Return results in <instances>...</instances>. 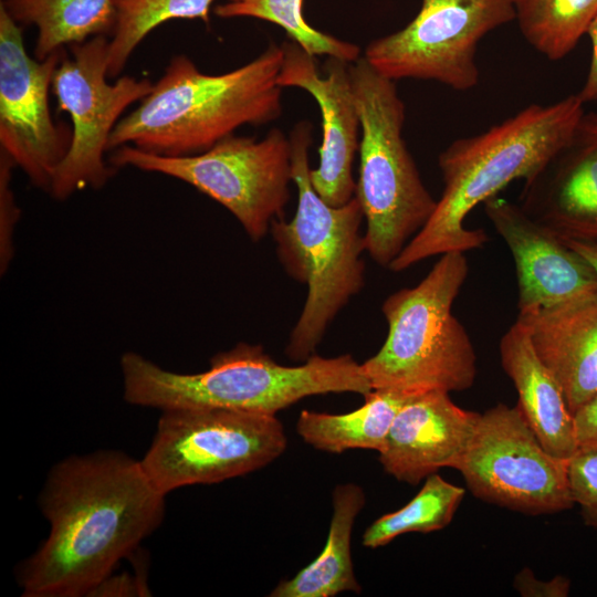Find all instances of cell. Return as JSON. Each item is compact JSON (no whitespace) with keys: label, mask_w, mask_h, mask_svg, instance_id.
Returning a JSON list of instances; mask_svg holds the SVG:
<instances>
[{"label":"cell","mask_w":597,"mask_h":597,"mask_svg":"<svg viewBox=\"0 0 597 597\" xmlns=\"http://www.w3.org/2000/svg\"><path fill=\"white\" fill-rule=\"evenodd\" d=\"M468 274L463 252H447L416 286L401 289L384 301L386 341L362 364L373 389L413 395L432 390L450 394L472 387L475 350L452 314Z\"/></svg>","instance_id":"cell-6"},{"label":"cell","mask_w":597,"mask_h":597,"mask_svg":"<svg viewBox=\"0 0 597 597\" xmlns=\"http://www.w3.org/2000/svg\"><path fill=\"white\" fill-rule=\"evenodd\" d=\"M567 473L572 498L584 523L597 528V448H578L568 459Z\"/></svg>","instance_id":"cell-27"},{"label":"cell","mask_w":597,"mask_h":597,"mask_svg":"<svg viewBox=\"0 0 597 597\" xmlns=\"http://www.w3.org/2000/svg\"><path fill=\"white\" fill-rule=\"evenodd\" d=\"M573 417L578 448H597V392Z\"/></svg>","instance_id":"cell-31"},{"label":"cell","mask_w":597,"mask_h":597,"mask_svg":"<svg viewBox=\"0 0 597 597\" xmlns=\"http://www.w3.org/2000/svg\"><path fill=\"white\" fill-rule=\"evenodd\" d=\"M514 19L513 0H421L405 28L373 40L363 56L395 82L436 81L464 92L480 81L479 42Z\"/></svg>","instance_id":"cell-11"},{"label":"cell","mask_w":597,"mask_h":597,"mask_svg":"<svg viewBox=\"0 0 597 597\" xmlns=\"http://www.w3.org/2000/svg\"><path fill=\"white\" fill-rule=\"evenodd\" d=\"M289 138L297 206L290 221L275 219L270 231L286 273L307 286L303 310L285 347L289 358L303 363L315 354L338 312L363 289L362 253L366 245L360 234L364 213L356 197L333 207L312 185L308 163L312 124L298 122Z\"/></svg>","instance_id":"cell-5"},{"label":"cell","mask_w":597,"mask_h":597,"mask_svg":"<svg viewBox=\"0 0 597 597\" xmlns=\"http://www.w3.org/2000/svg\"><path fill=\"white\" fill-rule=\"evenodd\" d=\"M13 160L0 150V272L4 274L14 254L13 234L19 220L20 209L17 206L10 187Z\"/></svg>","instance_id":"cell-28"},{"label":"cell","mask_w":597,"mask_h":597,"mask_svg":"<svg viewBox=\"0 0 597 597\" xmlns=\"http://www.w3.org/2000/svg\"><path fill=\"white\" fill-rule=\"evenodd\" d=\"M483 205L485 214L514 258L519 313L553 305L597 286L593 265L520 206L496 196Z\"/></svg>","instance_id":"cell-16"},{"label":"cell","mask_w":597,"mask_h":597,"mask_svg":"<svg viewBox=\"0 0 597 597\" xmlns=\"http://www.w3.org/2000/svg\"><path fill=\"white\" fill-rule=\"evenodd\" d=\"M21 27L36 29L34 57L111 35L116 22L113 0H1L0 3Z\"/></svg>","instance_id":"cell-22"},{"label":"cell","mask_w":597,"mask_h":597,"mask_svg":"<svg viewBox=\"0 0 597 597\" xmlns=\"http://www.w3.org/2000/svg\"><path fill=\"white\" fill-rule=\"evenodd\" d=\"M567 462L544 449L517 406L498 404L480 413L455 470L475 498L523 514L543 515L574 505Z\"/></svg>","instance_id":"cell-12"},{"label":"cell","mask_w":597,"mask_h":597,"mask_svg":"<svg viewBox=\"0 0 597 597\" xmlns=\"http://www.w3.org/2000/svg\"><path fill=\"white\" fill-rule=\"evenodd\" d=\"M213 0H113L116 22L108 46V77L117 78L130 55L157 27L175 19L210 23Z\"/></svg>","instance_id":"cell-24"},{"label":"cell","mask_w":597,"mask_h":597,"mask_svg":"<svg viewBox=\"0 0 597 597\" xmlns=\"http://www.w3.org/2000/svg\"><path fill=\"white\" fill-rule=\"evenodd\" d=\"M124 399L160 410L222 408L275 416L296 401L328 392L373 390L362 364L352 355L313 354L298 366L277 364L261 345L239 343L216 354L196 374L167 370L140 354L121 357Z\"/></svg>","instance_id":"cell-4"},{"label":"cell","mask_w":597,"mask_h":597,"mask_svg":"<svg viewBox=\"0 0 597 597\" xmlns=\"http://www.w3.org/2000/svg\"><path fill=\"white\" fill-rule=\"evenodd\" d=\"M520 207L562 239L597 241V113L524 180Z\"/></svg>","instance_id":"cell-15"},{"label":"cell","mask_w":597,"mask_h":597,"mask_svg":"<svg viewBox=\"0 0 597 597\" xmlns=\"http://www.w3.org/2000/svg\"><path fill=\"white\" fill-rule=\"evenodd\" d=\"M479 418V412L455 405L449 392L413 394L396 415L379 462L388 474L411 485L441 468L455 469Z\"/></svg>","instance_id":"cell-17"},{"label":"cell","mask_w":597,"mask_h":597,"mask_svg":"<svg viewBox=\"0 0 597 597\" xmlns=\"http://www.w3.org/2000/svg\"><path fill=\"white\" fill-rule=\"evenodd\" d=\"M333 514L321 554L294 577L283 580L271 597H332L344 591L360 594L354 573L350 538L356 516L365 505V493L355 483L335 486Z\"/></svg>","instance_id":"cell-20"},{"label":"cell","mask_w":597,"mask_h":597,"mask_svg":"<svg viewBox=\"0 0 597 597\" xmlns=\"http://www.w3.org/2000/svg\"><path fill=\"white\" fill-rule=\"evenodd\" d=\"M411 395L373 389L365 402L347 413H326L303 410L296 421L298 436L313 448L342 453L349 449L380 452L392 421Z\"/></svg>","instance_id":"cell-21"},{"label":"cell","mask_w":597,"mask_h":597,"mask_svg":"<svg viewBox=\"0 0 597 597\" xmlns=\"http://www.w3.org/2000/svg\"><path fill=\"white\" fill-rule=\"evenodd\" d=\"M302 7L303 0H224L213 8V13L222 19L254 18L274 23L314 56H333L348 63L360 56L356 44L310 25Z\"/></svg>","instance_id":"cell-26"},{"label":"cell","mask_w":597,"mask_h":597,"mask_svg":"<svg viewBox=\"0 0 597 597\" xmlns=\"http://www.w3.org/2000/svg\"><path fill=\"white\" fill-rule=\"evenodd\" d=\"M349 74L360 121L355 197L366 220V251L389 268L426 226L438 200L423 185L402 137L406 107L395 81L362 55L349 63Z\"/></svg>","instance_id":"cell-7"},{"label":"cell","mask_w":597,"mask_h":597,"mask_svg":"<svg viewBox=\"0 0 597 597\" xmlns=\"http://www.w3.org/2000/svg\"><path fill=\"white\" fill-rule=\"evenodd\" d=\"M464 489L433 473L415 498L401 509L374 521L363 535V545L378 548L407 533H430L448 526L464 496Z\"/></svg>","instance_id":"cell-25"},{"label":"cell","mask_w":597,"mask_h":597,"mask_svg":"<svg viewBox=\"0 0 597 597\" xmlns=\"http://www.w3.org/2000/svg\"><path fill=\"white\" fill-rule=\"evenodd\" d=\"M64 53L31 57L22 27L0 4V150L48 191L72 139V128L55 124L49 107V88Z\"/></svg>","instance_id":"cell-13"},{"label":"cell","mask_w":597,"mask_h":597,"mask_svg":"<svg viewBox=\"0 0 597 597\" xmlns=\"http://www.w3.org/2000/svg\"><path fill=\"white\" fill-rule=\"evenodd\" d=\"M106 35L71 45L54 72L52 92L57 108L69 114L72 139L50 188L56 200H65L87 187H103L115 172L104 160L112 132L122 114L153 90L147 78L124 75L108 83Z\"/></svg>","instance_id":"cell-10"},{"label":"cell","mask_w":597,"mask_h":597,"mask_svg":"<svg viewBox=\"0 0 597 597\" xmlns=\"http://www.w3.org/2000/svg\"><path fill=\"white\" fill-rule=\"evenodd\" d=\"M282 61V46L275 43L222 74L201 72L185 54L172 56L150 93L119 119L107 151L132 145L161 156H191L243 125L277 119L283 109L277 83Z\"/></svg>","instance_id":"cell-3"},{"label":"cell","mask_w":597,"mask_h":597,"mask_svg":"<svg viewBox=\"0 0 597 597\" xmlns=\"http://www.w3.org/2000/svg\"><path fill=\"white\" fill-rule=\"evenodd\" d=\"M515 589L522 596L565 597L569 593L570 583L565 576L557 575L548 582L538 580L528 568L522 569L514 578Z\"/></svg>","instance_id":"cell-29"},{"label":"cell","mask_w":597,"mask_h":597,"mask_svg":"<svg viewBox=\"0 0 597 597\" xmlns=\"http://www.w3.org/2000/svg\"><path fill=\"white\" fill-rule=\"evenodd\" d=\"M165 498L140 460L113 450L51 468L39 496L50 532L17 570L24 597H81L163 522Z\"/></svg>","instance_id":"cell-1"},{"label":"cell","mask_w":597,"mask_h":597,"mask_svg":"<svg viewBox=\"0 0 597 597\" xmlns=\"http://www.w3.org/2000/svg\"><path fill=\"white\" fill-rule=\"evenodd\" d=\"M584 114L583 101L569 95L452 142L438 157L444 188L433 214L388 269L400 272L437 254L483 247L488 233L467 229V216L511 181L532 177L569 140Z\"/></svg>","instance_id":"cell-2"},{"label":"cell","mask_w":597,"mask_h":597,"mask_svg":"<svg viewBox=\"0 0 597 597\" xmlns=\"http://www.w3.org/2000/svg\"><path fill=\"white\" fill-rule=\"evenodd\" d=\"M500 357L517 391L516 406L544 449L556 458L570 459L578 450L574 417L556 378L535 353L522 318L502 336Z\"/></svg>","instance_id":"cell-19"},{"label":"cell","mask_w":597,"mask_h":597,"mask_svg":"<svg viewBox=\"0 0 597 597\" xmlns=\"http://www.w3.org/2000/svg\"><path fill=\"white\" fill-rule=\"evenodd\" d=\"M146 579L130 576L109 574L91 594V596H149Z\"/></svg>","instance_id":"cell-30"},{"label":"cell","mask_w":597,"mask_h":597,"mask_svg":"<svg viewBox=\"0 0 597 597\" xmlns=\"http://www.w3.org/2000/svg\"><path fill=\"white\" fill-rule=\"evenodd\" d=\"M519 29L551 61L565 57L597 15V0H513Z\"/></svg>","instance_id":"cell-23"},{"label":"cell","mask_w":597,"mask_h":597,"mask_svg":"<svg viewBox=\"0 0 597 597\" xmlns=\"http://www.w3.org/2000/svg\"><path fill=\"white\" fill-rule=\"evenodd\" d=\"M572 249L584 256L597 272V241L563 239Z\"/></svg>","instance_id":"cell-33"},{"label":"cell","mask_w":597,"mask_h":597,"mask_svg":"<svg viewBox=\"0 0 597 597\" xmlns=\"http://www.w3.org/2000/svg\"><path fill=\"white\" fill-rule=\"evenodd\" d=\"M275 416L222 408L161 410L150 447L140 460L163 494L212 484L262 469L286 448Z\"/></svg>","instance_id":"cell-9"},{"label":"cell","mask_w":597,"mask_h":597,"mask_svg":"<svg viewBox=\"0 0 597 597\" xmlns=\"http://www.w3.org/2000/svg\"><path fill=\"white\" fill-rule=\"evenodd\" d=\"M517 317L574 415L597 392V286Z\"/></svg>","instance_id":"cell-18"},{"label":"cell","mask_w":597,"mask_h":597,"mask_svg":"<svg viewBox=\"0 0 597 597\" xmlns=\"http://www.w3.org/2000/svg\"><path fill=\"white\" fill-rule=\"evenodd\" d=\"M281 46L279 85L306 91L316 101L322 116L320 163L316 169L310 170L312 185L326 203L343 206L355 196L353 164L360 142L349 63L327 56L323 76L316 56L300 44L289 39Z\"/></svg>","instance_id":"cell-14"},{"label":"cell","mask_w":597,"mask_h":597,"mask_svg":"<svg viewBox=\"0 0 597 597\" xmlns=\"http://www.w3.org/2000/svg\"><path fill=\"white\" fill-rule=\"evenodd\" d=\"M112 167H134L174 177L228 209L252 241L283 218L291 195L290 138L274 127L262 138L230 135L191 156H161L132 145L114 149Z\"/></svg>","instance_id":"cell-8"},{"label":"cell","mask_w":597,"mask_h":597,"mask_svg":"<svg viewBox=\"0 0 597 597\" xmlns=\"http://www.w3.org/2000/svg\"><path fill=\"white\" fill-rule=\"evenodd\" d=\"M587 34L591 42V59L585 84L577 93L584 104L597 101V15L590 24Z\"/></svg>","instance_id":"cell-32"}]
</instances>
